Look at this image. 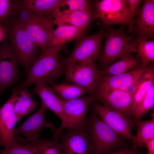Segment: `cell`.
<instances>
[{"label": "cell", "instance_id": "obj_38", "mask_svg": "<svg viewBox=\"0 0 154 154\" xmlns=\"http://www.w3.org/2000/svg\"><path fill=\"white\" fill-rule=\"evenodd\" d=\"M131 154H141V153L138 152L137 151L132 153Z\"/></svg>", "mask_w": 154, "mask_h": 154}, {"label": "cell", "instance_id": "obj_34", "mask_svg": "<svg viewBox=\"0 0 154 154\" xmlns=\"http://www.w3.org/2000/svg\"><path fill=\"white\" fill-rule=\"evenodd\" d=\"M15 0H0V24L3 25L11 18Z\"/></svg>", "mask_w": 154, "mask_h": 154}, {"label": "cell", "instance_id": "obj_20", "mask_svg": "<svg viewBox=\"0 0 154 154\" xmlns=\"http://www.w3.org/2000/svg\"><path fill=\"white\" fill-rule=\"evenodd\" d=\"M33 93L39 96L47 108L54 113L61 120H64L61 100L54 93L52 88L46 84L38 83L35 84Z\"/></svg>", "mask_w": 154, "mask_h": 154}, {"label": "cell", "instance_id": "obj_10", "mask_svg": "<svg viewBox=\"0 0 154 154\" xmlns=\"http://www.w3.org/2000/svg\"><path fill=\"white\" fill-rule=\"evenodd\" d=\"M135 91L96 88L93 95L95 101L121 113L134 121L131 108Z\"/></svg>", "mask_w": 154, "mask_h": 154}, {"label": "cell", "instance_id": "obj_13", "mask_svg": "<svg viewBox=\"0 0 154 154\" xmlns=\"http://www.w3.org/2000/svg\"><path fill=\"white\" fill-rule=\"evenodd\" d=\"M59 136L63 154H91V146L87 127L82 129L66 128Z\"/></svg>", "mask_w": 154, "mask_h": 154}, {"label": "cell", "instance_id": "obj_2", "mask_svg": "<svg viewBox=\"0 0 154 154\" xmlns=\"http://www.w3.org/2000/svg\"><path fill=\"white\" fill-rule=\"evenodd\" d=\"M125 27L118 28H105L106 40L100 60L101 70L110 66L121 58L137 52L139 43L133 39V35H128L124 31Z\"/></svg>", "mask_w": 154, "mask_h": 154}, {"label": "cell", "instance_id": "obj_6", "mask_svg": "<svg viewBox=\"0 0 154 154\" xmlns=\"http://www.w3.org/2000/svg\"><path fill=\"white\" fill-rule=\"evenodd\" d=\"M103 28L91 35H83L77 39L70 55L63 61L66 65L88 60L94 62L100 60L102 45L106 33Z\"/></svg>", "mask_w": 154, "mask_h": 154}, {"label": "cell", "instance_id": "obj_30", "mask_svg": "<svg viewBox=\"0 0 154 154\" xmlns=\"http://www.w3.org/2000/svg\"><path fill=\"white\" fill-rule=\"evenodd\" d=\"M154 106V85L149 90L137 106L133 115L135 124Z\"/></svg>", "mask_w": 154, "mask_h": 154}, {"label": "cell", "instance_id": "obj_8", "mask_svg": "<svg viewBox=\"0 0 154 154\" xmlns=\"http://www.w3.org/2000/svg\"><path fill=\"white\" fill-rule=\"evenodd\" d=\"M96 18H99L104 27L113 25H128L129 15L126 0H102L93 3Z\"/></svg>", "mask_w": 154, "mask_h": 154}, {"label": "cell", "instance_id": "obj_32", "mask_svg": "<svg viewBox=\"0 0 154 154\" xmlns=\"http://www.w3.org/2000/svg\"><path fill=\"white\" fill-rule=\"evenodd\" d=\"M19 142L16 145L9 148H4L0 151V154H40L34 145L25 141Z\"/></svg>", "mask_w": 154, "mask_h": 154}, {"label": "cell", "instance_id": "obj_21", "mask_svg": "<svg viewBox=\"0 0 154 154\" xmlns=\"http://www.w3.org/2000/svg\"><path fill=\"white\" fill-rule=\"evenodd\" d=\"M153 85L154 67L153 65L149 63L147 66L145 70L141 76L135 87L131 108L133 116L137 106Z\"/></svg>", "mask_w": 154, "mask_h": 154}, {"label": "cell", "instance_id": "obj_35", "mask_svg": "<svg viewBox=\"0 0 154 154\" xmlns=\"http://www.w3.org/2000/svg\"><path fill=\"white\" fill-rule=\"evenodd\" d=\"M137 151V149L132 145L109 152L107 154H131Z\"/></svg>", "mask_w": 154, "mask_h": 154}, {"label": "cell", "instance_id": "obj_9", "mask_svg": "<svg viewBox=\"0 0 154 154\" xmlns=\"http://www.w3.org/2000/svg\"><path fill=\"white\" fill-rule=\"evenodd\" d=\"M91 104L92 110L103 121L116 133L133 144L135 138L131 129L135 125L133 120L97 101H93Z\"/></svg>", "mask_w": 154, "mask_h": 154}, {"label": "cell", "instance_id": "obj_27", "mask_svg": "<svg viewBox=\"0 0 154 154\" xmlns=\"http://www.w3.org/2000/svg\"><path fill=\"white\" fill-rule=\"evenodd\" d=\"M93 3L89 0H60L55 11L53 19L66 13L92 7Z\"/></svg>", "mask_w": 154, "mask_h": 154}, {"label": "cell", "instance_id": "obj_26", "mask_svg": "<svg viewBox=\"0 0 154 154\" xmlns=\"http://www.w3.org/2000/svg\"><path fill=\"white\" fill-rule=\"evenodd\" d=\"M51 88L54 92L59 95L60 99L63 100L77 98L88 93L86 89L72 83L53 84Z\"/></svg>", "mask_w": 154, "mask_h": 154}, {"label": "cell", "instance_id": "obj_29", "mask_svg": "<svg viewBox=\"0 0 154 154\" xmlns=\"http://www.w3.org/2000/svg\"><path fill=\"white\" fill-rule=\"evenodd\" d=\"M59 139L52 137L50 140L38 139L31 143L36 147L40 154H63L62 144Z\"/></svg>", "mask_w": 154, "mask_h": 154}, {"label": "cell", "instance_id": "obj_25", "mask_svg": "<svg viewBox=\"0 0 154 154\" xmlns=\"http://www.w3.org/2000/svg\"><path fill=\"white\" fill-rule=\"evenodd\" d=\"M152 116L151 119L141 120L136 123L137 129L133 145L136 148L144 147L145 141L154 138V117Z\"/></svg>", "mask_w": 154, "mask_h": 154}, {"label": "cell", "instance_id": "obj_36", "mask_svg": "<svg viewBox=\"0 0 154 154\" xmlns=\"http://www.w3.org/2000/svg\"><path fill=\"white\" fill-rule=\"evenodd\" d=\"M144 144L147 149V154H154V138L145 141Z\"/></svg>", "mask_w": 154, "mask_h": 154}, {"label": "cell", "instance_id": "obj_17", "mask_svg": "<svg viewBox=\"0 0 154 154\" xmlns=\"http://www.w3.org/2000/svg\"><path fill=\"white\" fill-rule=\"evenodd\" d=\"M47 108L42 101L39 110L19 127L14 129L15 135H21L25 137L27 141L32 142L38 139L40 131L43 128H50L54 131L55 129L54 126L51 123L47 122L45 118Z\"/></svg>", "mask_w": 154, "mask_h": 154}, {"label": "cell", "instance_id": "obj_3", "mask_svg": "<svg viewBox=\"0 0 154 154\" xmlns=\"http://www.w3.org/2000/svg\"><path fill=\"white\" fill-rule=\"evenodd\" d=\"M28 72L25 80L16 88L18 90L38 83L52 84L64 74L65 66L59 59V52L46 50L39 55Z\"/></svg>", "mask_w": 154, "mask_h": 154}, {"label": "cell", "instance_id": "obj_7", "mask_svg": "<svg viewBox=\"0 0 154 154\" xmlns=\"http://www.w3.org/2000/svg\"><path fill=\"white\" fill-rule=\"evenodd\" d=\"M65 80L86 89L93 95L101 75L95 62L88 60L65 66Z\"/></svg>", "mask_w": 154, "mask_h": 154}, {"label": "cell", "instance_id": "obj_1", "mask_svg": "<svg viewBox=\"0 0 154 154\" xmlns=\"http://www.w3.org/2000/svg\"><path fill=\"white\" fill-rule=\"evenodd\" d=\"M91 154H107L128 147L130 142L116 133L93 111L87 118Z\"/></svg>", "mask_w": 154, "mask_h": 154}, {"label": "cell", "instance_id": "obj_28", "mask_svg": "<svg viewBox=\"0 0 154 154\" xmlns=\"http://www.w3.org/2000/svg\"><path fill=\"white\" fill-rule=\"evenodd\" d=\"M35 14L25 5L23 0H15L12 13L9 19L24 26Z\"/></svg>", "mask_w": 154, "mask_h": 154}, {"label": "cell", "instance_id": "obj_31", "mask_svg": "<svg viewBox=\"0 0 154 154\" xmlns=\"http://www.w3.org/2000/svg\"><path fill=\"white\" fill-rule=\"evenodd\" d=\"M138 54L141 62V65L146 66L151 63L154 62V40L138 41Z\"/></svg>", "mask_w": 154, "mask_h": 154}, {"label": "cell", "instance_id": "obj_22", "mask_svg": "<svg viewBox=\"0 0 154 154\" xmlns=\"http://www.w3.org/2000/svg\"><path fill=\"white\" fill-rule=\"evenodd\" d=\"M141 65L139 56L131 54L121 58L110 66L99 70V73L100 75H119L137 68Z\"/></svg>", "mask_w": 154, "mask_h": 154}, {"label": "cell", "instance_id": "obj_33", "mask_svg": "<svg viewBox=\"0 0 154 154\" xmlns=\"http://www.w3.org/2000/svg\"><path fill=\"white\" fill-rule=\"evenodd\" d=\"M126 1L129 18V23L126 32L127 35H129L135 30V27L133 24V21L138 13L140 8V5L142 0H126Z\"/></svg>", "mask_w": 154, "mask_h": 154}, {"label": "cell", "instance_id": "obj_14", "mask_svg": "<svg viewBox=\"0 0 154 154\" xmlns=\"http://www.w3.org/2000/svg\"><path fill=\"white\" fill-rule=\"evenodd\" d=\"M54 25L52 19L35 14L23 26L36 46L42 52L46 50L54 30Z\"/></svg>", "mask_w": 154, "mask_h": 154}, {"label": "cell", "instance_id": "obj_15", "mask_svg": "<svg viewBox=\"0 0 154 154\" xmlns=\"http://www.w3.org/2000/svg\"><path fill=\"white\" fill-rule=\"evenodd\" d=\"M135 26L133 32L137 41H146L154 37V1L144 0L133 21Z\"/></svg>", "mask_w": 154, "mask_h": 154}, {"label": "cell", "instance_id": "obj_19", "mask_svg": "<svg viewBox=\"0 0 154 154\" xmlns=\"http://www.w3.org/2000/svg\"><path fill=\"white\" fill-rule=\"evenodd\" d=\"M96 19L93 6L62 15L52 20L54 25H67L78 27H87Z\"/></svg>", "mask_w": 154, "mask_h": 154}, {"label": "cell", "instance_id": "obj_23", "mask_svg": "<svg viewBox=\"0 0 154 154\" xmlns=\"http://www.w3.org/2000/svg\"><path fill=\"white\" fill-rule=\"evenodd\" d=\"M14 105V110L19 121L23 117L33 111L38 103L34 100L31 94L25 88L20 90Z\"/></svg>", "mask_w": 154, "mask_h": 154}, {"label": "cell", "instance_id": "obj_16", "mask_svg": "<svg viewBox=\"0 0 154 154\" xmlns=\"http://www.w3.org/2000/svg\"><path fill=\"white\" fill-rule=\"evenodd\" d=\"M146 66L141 65L137 68L119 75H101L96 88L133 91Z\"/></svg>", "mask_w": 154, "mask_h": 154}, {"label": "cell", "instance_id": "obj_24", "mask_svg": "<svg viewBox=\"0 0 154 154\" xmlns=\"http://www.w3.org/2000/svg\"><path fill=\"white\" fill-rule=\"evenodd\" d=\"M24 3L35 14L54 19V13L60 0H23Z\"/></svg>", "mask_w": 154, "mask_h": 154}, {"label": "cell", "instance_id": "obj_12", "mask_svg": "<svg viewBox=\"0 0 154 154\" xmlns=\"http://www.w3.org/2000/svg\"><path fill=\"white\" fill-rule=\"evenodd\" d=\"M20 64L6 38L0 43V93L17 80Z\"/></svg>", "mask_w": 154, "mask_h": 154}, {"label": "cell", "instance_id": "obj_11", "mask_svg": "<svg viewBox=\"0 0 154 154\" xmlns=\"http://www.w3.org/2000/svg\"><path fill=\"white\" fill-rule=\"evenodd\" d=\"M19 91L16 88L13 94L0 108V146L9 148L18 143L19 140L15 137L14 127L18 121L14 105L17 99Z\"/></svg>", "mask_w": 154, "mask_h": 154}, {"label": "cell", "instance_id": "obj_39", "mask_svg": "<svg viewBox=\"0 0 154 154\" xmlns=\"http://www.w3.org/2000/svg\"></svg>", "mask_w": 154, "mask_h": 154}, {"label": "cell", "instance_id": "obj_18", "mask_svg": "<svg viewBox=\"0 0 154 154\" xmlns=\"http://www.w3.org/2000/svg\"><path fill=\"white\" fill-rule=\"evenodd\" d=\"M86 28L67 25L58 26L53 32L46 50L59 52L65 44L84 34Z\"/></svg>", "mask_w": 154, "mask_h": 154}, {"label": "cell", "instance_id": "obj_5", "mask_svg": "<svg viewBox=\"0 0 154 154\" xmlns=\"http://www.w3.org/2000/svg\"><path fill=\"white\" fill-rule=\"evenodd\" d=\"M61 100L64 120L59 127L55 129L53 136L58 137L65 129H80L87 127V113L92 102L95 101L94 96H85L69 100Z\"/></svg>", "mask_w": 154, "mask_h": 154}, {"label": "cell", "instance_id": "obj_37", "mask_svg": "<svg viewBox=\"0 0 154 154\" xmlns=\"http://www.w3.org/2000/svg\"><path fill=\"white\" fill-rule=\"evenodd\" d=\"M7 33L5 26L0 24V43L7 38Z\"/></svg>", "mask_w": 154, "mask_h": 154}, {"label": "cell", "instance_id": "obj_4", "mask_svg": "<svg viewBox=\"0 0 154 154\" xmlns=\"http://www.w3.org/2000/svg\"><path fill=\"white\" fill-rule=\"evenodd\" d=\"M7 39L25 71H29L39 54L38 48L24 27L9 19L4 25Z\"/></svg>", "mask_w": 154, "mask_h": 154}]
</instances>
